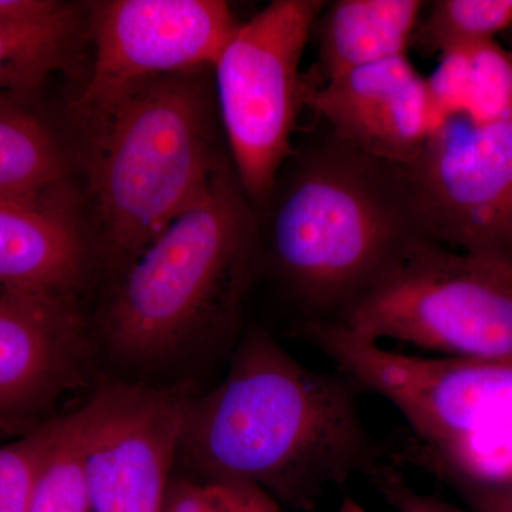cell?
<instances>
[{
    "label": "cell",
    "mask_w": 512,
    "mask_h": 512,
    "mask_svg": "<svg viewBox=\"0 0 512 512\" xmlns=\"http://www.w3.org/2000/svg\"><path fill=\"white\" fill-rule=\"evenodd\" d=\"M338 512H370L367 511L362 504L357 503L355 498L345 497L343 498L342 504H340Z\"/></svg>",
    "instance_id": "27"
},
{
    "label": "cell",
    "mask_w": 512,
    "mask_h": 512,
    "mask_svg": "<svg viewBox=\"0 0 512 512\" xmlns=\"http://www.w3.org/2000/svg\"><path fill=\"white\" fill-rule=\"evenodd\" d=\"M322 0H274L239 23L214 69L234 171L249 201L266 202L292 146L303 106L299 69Z\"/></svg>",
    "instance_id": "6"
},
{
    "label": "cell",
    "mask_w": 512,
    "mask_h": 512,
    "mask_svg": "<svg viewBox=\"0 0 512 512\" xmlns=\"http://www.w3.org/2000/svg\"><path fill=\"white\" fill-rule=\"evenodd\" d=\"M249 202L224 161L198 197L127 266L103 320L117 356L158 362L232 332L258 256Z\"/></svg>",
    "instance_id": "3"
},
{
    "label": "cell",
    "mask_w": 512,
    "mask_h": 512,
    "mask_svg": "<svg viewBox=\"0 0 512 512\" xmlns=\"http://www.w3.org/2000/svg\"><path fill=\"white\" fill-rule=\"evenodd\" d=\"M420 0H338L326 2L313 26L322 83L339 74L409 56Z\"/></svg>",
    "instance_id": "14"
},
{
    "label": "cell",
    "mask_w": 512,
    "mask_h": 512,
    "mask_svg": "<svg viewBox=\"0 0 512 512\" xmlns=\"http://www.w3.org/2000/svg\"><path fill=\"white\" fill-rule=\"evenodd\" d=\"M190 397L140 384L101 387L84 406L93 512H163Z\"/></svg>",
    "instance_id": "10"
},
{
    "label": "cell",
    "mask_w": 512,
    "mask_h": 512,
    "mask_svg": "<svg viewBox=\"0 0 512 512\" xmlns=\"http://www.w3.org/2000/svg\"><path fill=\"white\" fill-rule=\"evenodd\" d=\"M80 124L103 242L127 266L204 190L224 160L215 99L202 70L128 87Z\"/></svg>",
    "instance_id": "4"
},
{
    "label": "cell",
    "mask_w": 512,
    "mask_h": 512,
    "mask_svg": "<svg viewBox=\"0 0 512 512\" xmlns=\"http://www.w3.org/2000/svg\"><path fill=\"white\" fill-rule=\"evenodd\" d=\"M468 512H512V484L485 487L468 483H448Z\"/></svg>",
    "instance_id": "26"
},
{
    "label": "cell",
    "mask_w": 512,
    "mask_h": 512,
    "mask_svg": "<svg viewBox=\"0 0 512 512\" xmlns=\"http://www.w3.org/2000/svg\"><path fill=\"white\" fill-rule=\"evenodd\" d=\"M73 10L45 25L10 28L0 25V93H30L60 69L72 50Z\"/></svg>",
    "instance_id": "19"
},
{
    "label": "cell",
    "mask_w": 512,
    "mask_h": 512,
    "mask_svg": "<svg viewBox=\"0 0 512 512\" xmlns=\"http://www.w3.org/2000/svg\"><path fill=\"white\" fill-rule=\"evenodd\" d=\"M82 335L70 299L0 291V434L28 433L76 382Z\"/></svg>",
    "instance_id": "12"
},
{
    "label": "cell",
    "mask_w": 512,
    "mask_h": 512,
    "mask_svg": "<svg viewBox=\"0 0 512 512\" xmlns=\"http://www.w3.org/2000/svg\"><path fill=\"white\" fill-rule=\"evenodd\" d=\"M369 478L397 512H463L443 498L420 493L392 464L384 461L370 473Z\"/></svg>",
    "instance_id": "22"
},
{
    "label": "cell",
    "mask_w": 512,
    "mask_h": 512,
    "mask_svg": "<svg viewBox=\"0 0 512 512\" xmlns=\"http://www.w3.org/2000/svg\"><path fill=\"white\" fill-rule=\"evenodd\" d=\"M342 373L303 365L265 330L249 332L227 377L188 403L180 450L204 483L251 484L293 510L383 463Z\"/></svg>",
    "instance_id": "1"
},
{
    "label": "cell",
    "mask_w": 512,
    "mask_h": 512,
    "mask_svg": "<svg viewBox=\"0 0 512 512\" xmlns=\"http://www.w3.org/2000/svg\"><path fill=\"white\" fill-rule=\"evenodd\" d=\"M512 32V0H437L429 15L419 22L412 46L423 53L493 42Z\"/></svg>",
    "instance_id": "20"
},
{
    "label": "cell",
    "mask_w": 512,
    "mask_h": 512,
    "mask_svg": "<svg viewBox=\"0 0 512 512\" xmlns=\"http://www.w3.org/2000/svg\"><path fill=\"white\" fill-rule=\"evenodd\" d=\"M72 10L66 3L55 0H0V25L10 28L45 25Z\"/></svg>",
    "instance_id": "23"
},
{
    "label": "cell",
    "mask_w": 512,
    "mask_h": 512,
    "mask_svg": "<svg viewBox=\"0 0 512 512\" xmlns=\"http://www.w3.org/2000/svg\"><path fill=\"white\" fill-rule=\"evenodd\" d=\"M332 322L370 342L512 360V266L427 239Z\"/></svg>",
    "instance_id": "5"
},
{
    "label": "cell",
    "mask_w": 512,
    "mask_h": 512,
    "mask_svg": "<svg viewBox=\"0 0 512 512\" xmlns=\"http://www.w3.org/2000/svg\"><path fill=\"white\" fill-rule=\"evenodd\" d=\"M163 512H224L211 483L178 480L170 483Z\"/></svg>",
    "instance_id": "24"
},
{
    "label": "cell",
    "mask_w": 512,
    "mask_h": 512,
    "mask_svg": "<svg viewBox=\"0 0 512 512\" xmlns=\"http://www.w3.org/2000/svg\"><path fill=\"white\" fill-rule=\"evenodd\" d=\"M303 104L340 140L394 165L412 163L444 117L409 56L339 74L319 87L303 82Z\"/></svg>",
    "instance_id": "11"
},
{
    "label": "cell",
    "mask_w": 512,
    "mask_h": 512,
    "mask_svg": "<svg viewBox=\"0 0 512 512\" xmlns=\"http://www.w3.org/2000/svg\"><path fill=\"white\" fill-rule=\"evenodd\" d=\"M47 419L18 440L0 444V512H30L43 458L56 431Z\"/></svg>",
    "instance_id": "21"
},
{
    "label": "cell",
    "mask_w": 512,
    "mask_h": 512,
    "mask_svg": "<svg viewBox=\"0 0 512 512\" xmlns=\"http://www.w3.org/2000/svg\"><path fill=\"white\" fill-rule=\"evenodd\" d=\"M427 82L444 113L478 123L504 119L512 114V49L493 40L450 50Z\"/></svg>",
    "instance_id": "16"
},
{
    "label": "cell",
    "mask_w": 512,
    "mask_h": 512,
    "mask_svg": "<svg viewBox=\"0 0 512 512\" xmlns=\"http://www.w3.org/2000/svg\"><path fill=\"white\" fill-rule=\"evenodd\" d=\"M92 9V74L70 109L79 121L133 84L214 66L239 25L221 0H110Z\"/></svg>",
    "instance_id": "9"
},
{
    "label": "cell",
    "mask_w": 512,
    "mask_h": 512,
    "mask_svg": "<svg viewBox=\"0 0 512 512\" xmlns=\"http://www.w3.org/2000/svg\"><path fill=\"white\" fill-rule=\"evenodd\" d=\"M301 330L336 372L396 407L414 439H447L512 420V360L403 355L330 320H306Z\"/></svg>",
    "instance_id": "8"
},
{
    "label": "cell",
    "mask_w": 512,
    "mask_h": 512,
    "mask_svg": "<svg viewBox=\"0 0 512 512\" xmlns=\"http://www.w3.org/2000/svg\"><path fill=\"white\" fill-rule=\"evenodd\" d=\"M403 456L446 484L510 485L512 420L447 439L423 441L413 437Z\"/></svg>",
    "instance_id": "17"
},
{
    "label": "cell",
    "mask_w": 512,
    "mask_h": 512,
    "mask_svg": "<svg viewBox=\"0 0 512 512\" xmlns=\"http://www.w3.org/2000/svg\"><path fill=\"white\" fill-rule=\"evenodd\" d=\"M511 49H512V46H511Z\"/></svg>",
    "instance_id": "28"
},
{
    "label": "cell",
    "mask_w": 512,
    "mask_h": 512,
    "mask_svg": "<svg viewBox=\"0 0 512 512\" xmlns=\"http://www.w3.org/2000/svg\"><path fill=\"white\" fill-rule=\"evenodd\" d=\"M84 264L82 235L59 202L0 200V291L72 301Z\"/></svg>",
    "instance_id": "13"
},
{
    "label": "cell",
    "mask_w": 512,
    "mask_h": 512,
    "mask_svg": "<svg viewBox=\"0 0 512 512\" xmlns=\"http://www.w3.org/2000/svg\"><path fill=\"white\" fill-rule=\"evenodd\" d=\"M30 512H93L84 407L57 417L55 436L37 476Z\"/></svg>",
    "instance_id": "18"
},
{
    "label": "cell",
    "mask_w": 512,
    "mask_h": 512,
    "mask_svg": "<svg viewBox=\"0 0 512 512\" xmlns=\"http://www.w3.org/2000/svg\"><path fill=\"white\" fill-rule=\"evenodd\" d=\"M399 168L427 238L512 266V114L485 123L443 117Z\"/></svg>",
    "instance_id": "7"
},
{
    "label": "cell",
    "mask_w": 512,
    "mask_h": 512,
    "mask_svg": "<svg viewBox=\"0 0 512 512\" xmlns=\"http://www.w3.org/2000/svg\"><path fill=\"white\" fill-rule=\"evenodd\" d=\"M224 512H281V504L251 484L211 483Z\"/></svg>",
    "instance_id": "25"
},
{
    "label": "cell",
    "mask_w": 512,
    "mask_h": 512,
    "mask_svg": "<svg viewBox=\"0 0 512 512\" xmlns=\"http://www.w3.org/2000/svg\"><path fill=\"white\" fill-rule=\"evenodd\" d=\"M64 175L52 131L15 96L0 93V200L57 202Z\"/></svg>",
    "instance_id": "15"
},
{
    "label": "cell",
    "mask_w": 512,
    "mask_h": 512,
    "mask_svg": "<svg viewBox=\"0 0 512 512\" xmlns=\"http://www.w3.org/2000/svg\"><path fill=\"white\" fill-rule=\"evenodd\" d=\"M286 165L266 200L269 261L308 320L332 322L429 238L399 165L330 130Z\"/></svg>",
    "instance_id": "2"
}]
</instances>
